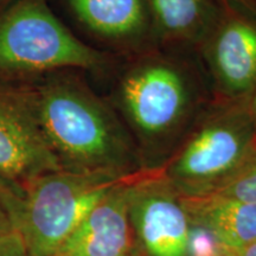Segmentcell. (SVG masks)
I'll return each mask as SVG.
<instances>
[{
	"label": "cell",
	"instance_id": "obj_1",
	"mask_svg": "<svg viewBox=\"0 0 256 256\" xmlns=\"http://www.w3.org/2000/svg\"><path fill=\"white\" fill-rule=\"evenodd\" d=\"M107 98L132 136L145 171H160L212 104L196 50L156 46L120 60Z\"/></svg>",
	"mask_w": 256,
	"mask_h": 256
},
{
	"label": "cell",
	"instance_id": "obj_2",
	"mask_svg": "<svg viewBox=\"0 0 256 256\" xmlns=\"http://www.w3.org/2000/svg\"><path fill=\"white\" fill-rule=\"evenodd\" d=\"M75 72L46 74L25 90L40 132L62 168L120 179L142 174V160L119 115Z\"/></svg>",
	"mask_w": 256,
	"mask_h": 256
},
{
	"label": "cell",
	"instance_id": "obj_3",
	"mask_svg": "<svg viewBox=\"0 0 256 256\" xmlns=\"http://www.w3.org/2000/svg\"><path fill=\"white\" fill-rule=\"evenodd\" d=\"M124 180L62 168L32 179L19 194L0 188V194L10 228L20 236L28 256H52L96 204Z\"/></svg>",
	"mask_w": 256,
	"mask_h": 256
},
{
	"label": "cell",
	"instance_id": "obj_4",
	"mask_svg": "<svg viewBox=\"0 0 256 256\" xmlns=\"http://www.w3.org/2000/svg\"><path fill=\"white\" fill-rule=\"evenodd\" d=\"M119 58L94 49L58 18L46 0H12L0 11V72L78 70L110 78Z\"/></svg>",
	"mask_w": 256,
	"mask_h": 256
},
{
	"label": "cell",
	"instance_id": "obj_5",
	"mask_svg": "<svg viewBox=\"0 0 256 256\" xmlns=\"http://www.w3.org/2000/svg\"><path fill=\"white\" fill-rule=\"evenodd\" d=\"M255 146L250 98L214 100L160 172L183 197L208 196L241 168Z\"/></svg>",
	"mask_w": 256,
	"mask_h": 256
},
{
	"label": "cell",
	"instance_id": "obj_6",
	"mask_svg": "<svg viewBox=\"0 0 256 256\" xmlns=\"http://www.w3.org/2000/svg\"><path fill=\"white\" fill-rule=\"evenodd\" d=\"M197 54L215 100H249L256 89V8L247 0H222Z\"/></svg>",
	"mask_w": 256,
	"mask_h": 256
},
{
	"label": "cell",
	"instance_id": "obj_7",
	"mask_svg": "<svg viewBox=\"0 0 256 256\" xmlns=\"http://www.w3.org/2000/svg\"><path fill=\"white\" fill-rule=\"evenodd\" d=\"M127 209L140 256H186L190 217L162 172L144 171L128 182Z\"/></svg>",
	"mask_w": 256,
	"mask_h": 256
},
{
	"label": "cell",
	"instance_id": "obj_8",
	"mask_svg": "<svg viewBox=\"0 0 256 256\" xmlns=\"http://www.w3.org/2000/svg\"><path fill=\"white\" fill-rule=\"evenodd\" d=\"M60 11L94 49L119 60L159 46L148 0H46Z\"/></svg>",
	"mask_w": 256,
	"mask_h": 256
},
{
	"label": "cell",
	"instance_id": "obj_9",
	"mask_svg": "<svg viewBox=\"0 0 256 256\" xmlns=\"http://www.w3.org/2000/svg\"><path fill=\"white\" fill-rule=\"evenodd\" d=\"M62 170L38 126L25 90L0 86V178L20 188Z\"/></svg>",
	"mask_w": 256,
	"mask_h": 256
},
{
	"label": "cell",
	"instance_id": "obj_10",
	"mask_svg": "<svg viewBox=\"0 0 256 256\" xmlns=\"http://www.w3.org/2000/svg\"><path fill=\"white\" fill-rule=\"evenodd\" d=\"M130 179L115 185L52 256H128L136 250L127 209Z\"/></svg>",
	"mask_w": 256,
	"mask_h": 256
},
{
	"label": "cell",
	"instance_id": "obj_11",
	"mask_svg": "<svg viewBox=\"0 0 256 256\" xmlns=\"http://www.w3.org/2000/svg\"><path fill=\"white\" fill-rule=\"evenodd\" d=\"M222 0H148L159 46L196 50L215 24Z\"/></svg>",
	"mask_w": 256,
	"mask_h": 256
},
{
	"label": "cell",
	"instance_id": "obj_12",
	"mask_svg": "<svg viewBox=\"0 0 256 256\" xmlns=\"http://www.w3.org/2000/svg\"><path fill=\"white\" fill-rule=\"evenodd\" d=\"M194 223L211 230L232 252L256 241V202H241L216 196L183 197Z\"/></svg>",
	"mask_w": 256,
	"mask_h": 256
},
{
	"label": "cell",
	"instance_id": "obj_13",
	"mask_svg": "<svg viewBox=\"0 0 256 256\" xmlns=\"http://www.w3.org/2000/svg\"><path fill=\"white\" fill-rule=\"evenodd\" d=\"M208 196L241 202H256V146L241 168Z\"/></svg>",
	"mask_w": 256,
	"mask_h": 256
},
{
	"label": "cell",
	"instance_id": "obj_14",
	"mask_svg": "<svg viewBox=\"0 0 256 256\" xmlns=\"http://www.w3.org/2000/svg\"><path fill=\"white\" fill-rule=\"evenodd\" d=\"M229 250L206 226L190 220L186 256H229Z\"/></svg>",
	"mask_w": 256,
	"mask_h": 256
},
{
	"label": "cell",
	"instance_id": "obj_15",
	"mask_svg": "<svg viewBox=\"0 0 256 256\" xmlns=\"http://www.w3.org/2000/svg\"><path fill=\"white\" fill-rule=\"evenodd\" d=\"M0 256H28L20 236L8 230L0 236Z\"/></svg>",
	"mask_w": 256,
	"mask_h": 256
},
{
	"label": "cell",
	"instance_id": "obj_16",
	"mask_svg": "<svg viewBox=\"0 0 256 256\" xmlns=\"http://www.w3.org/2000/svg\"><path fill=\"white\" fill-rule=\"evenodd\" d=\"M234 256H256V241L232 252Z\"/></svg>",
	"mask_w": 256,
	"mask_h": 256
},
{
	"label": "cell",
	"instance_id": "obj_17",
	"mask_svg": "<svg viewBox=\"0 0 256 256\" xmlns=\"http://www.w3.org/2000/svg\"><path fill=\"white\" fill-rule=\"evenodd\" d=\"M250 112H252V121H254L255 130H256V89L254 90V92H252L250 98Z\"/></svg>",
	"mask_w": 256,
	"mask_h": 256
},
{
	"label": "cell",
	"instance_id": "obj_18",
	"mask_svg": "<svg viewBox=\"0 0 256 256\" xmlns=\"http://www.w3.org/2000/svg\"><path fill=\"white\" fill-rule=\"evenodd\" d=\"M0 222L8 223V216H6V212L4 209V204H2V194H0Z\"/></svg>",
	"mask_w": 256,
	"mask_h": 256
},
{
	"label": "cell",
	"instance_id": "obj_19",
	"mask_svg": "<svg viewBox=\"0 0 256 256\" xmlns=\"http://www.w3.org/2000/svg\"><path fill=\"white\" fill-rule=\"evenodd\" d=\"M8 230H11V228H10V224H8V223L0 222V236H2L4 232H8Z\"/></svg>",
	"mask_w": 256,
	"mask_h": 256
},
{
	"label": "cell",
	"instance_id": "obj_20",
	"mask_svg": "<svg viewBox=\"0 0 256 256\" xmlns=\"http://www.w3.org/2000/svg\"><path fill=\"white\" fill-rule=\"evenodd\" d=\"M10 2H12V0H0V6H2V5H8Z\"/></svg>",
	"mask_w": 256,
	"mask_h": 256
},
{
	"label": "cell",
	"instance_id": "obj_21",
	"mask_svg": "<svg viewBox=\"0 0 256 256\" xmlns=\"http://www.w3.org/2000/svg\"><path fill=\"white\" fill-rule=\"evenodd\" d=\"M128 256H140V255H139V252H138V249H136V250H134L133 252H130Z\"/></svg>",
	"mask_w": 256,
	"mask_h": 256
},
{
	"label": "cell",
	"instance_id": "obj_22",
	"mask_svg": "<svg viewBox=\"0 0 256 256\" xmlns=\"http://www.w3.org/2000/svg\"><path fill=\"white\" fill-rule=\"evenodd\" d=\"M247 2H250V4H252V6H254V8H256V0H247Z\"/></svg>",
	"mask_w": 256,
	"mask_h": 256
},
{
	"label": "cell",
	"instance_id": "obj_23",
	"mask_svg": "<svg viewBox=\"0 0 256 256\" xmlns=\"http://www.w3.org/2000/svg\"><path fill=\"white\" fill-rule=\"evenodd\" d=\"M229 256H234V255H232H232H229Z\"/></svg>",
	"mask_w": 256,
	"mask_h": 256
}]
</instances>
